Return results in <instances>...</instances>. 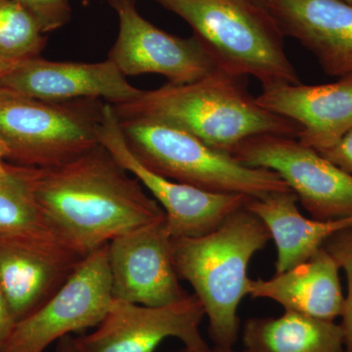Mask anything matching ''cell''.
Here are the masks:
<instances>
[{"mask_svg":"<svg viewBox=\"0 0 352 352\" xmlns=\"http://www.w3.org/2000/svg\"><path fill=\"white\" fill-rule=\"evenodd\" d=\"M21 166L51 233L80 258L166 217L142 184L100 143L61 166Z\"/></svg>","mask_w":352,"mask_h":352,"instance_id":"obj_1","label":"cell"},{"mask_svg":"<svg viewBox=\"0 0 352 352\" xmlns=\"http://www.w3.org/2000/svg\"><path fill=\"white\" fill-rule=\"evenodd\" d=\"M47 43L36 21L16 0H0V59L23 62L39 57Z\"/></svg>","mask_w":352,"mask_h":352,"instance_id":"obj_21","label":"cell"},{"mask_svg":"<svg viewBox=\"0 0 352 352\" xmlns=\"http://www.w3.org/2000/svg\"><path fill=\"white\" fill-rule=\"evenodd\" d=\"M242 352H346L340 324L285 311L243 326Z\"/></svg>","mask_w":352,"mask_h":352,"instance_id":"obj_19","label":"cell"},{"mask_svg":"<svg viewBox=\"0 0 352 352\" xmlns=\"http://www.w3.org/2000/svg\"><path fill=\"white\" fill-rule=\"evenodd\" d=\"M105 102H48L0 87V140L7 163L47 168L73 161L99 144Z\"/></svg>","mask_w":352,"mask_h":352,"instance_id":"obj_6","label":"cell"},{"mask_svg":"<svg viewBox=\"0 0 352 352\" xmlns=\"http://www.w3.org/2000/svg\"><path fill=\"white\" fill-rule=\"evenodd\" d=\"M252 1L256 2V3L261 4V6H264V2H265V0H252Z\"/></svg>","mask_w":352,"mask_h":352,"instance_id":"obj_30","label":"cell"},{"mask_svg":"<svg viewBox=\"0 0 352 352\" xmlns=\"http://www.w3.org/2000/svg\"><path fill=\"white\" fill-rule=\"evenodd\" d=\"M333 261L346 273L347 295L344 296L342 326L346 352H352V226L333 234L323 245Z\"/></svg>","mask_w":352,"mask_h":352,"instance_id":"obj_22","label":"cell"},{"mask_svg":"<svg viewBox=\"0 0 352 352\" xmlns=\"http://www.w3.org/2000/svg\"><path fill=\"white\" fill-rule=\"evenodd\" d=\"M20 62L6 61V60L0 59V82L11 71L15 68Z\"/></svg>","mask_w":352,"mask_h":352,"instance_id":"obj_28","label":"cell"},{"mask_svg":"<svg viewBox=\"0 0 352 352\" xmlns=\"http://www.w3.org/2000/svg\"><path fill=\"white\" fill-rule=\"evenodd\" d=\"M191 27L219 71L251 76L263 87L300 83L284 34L265 6L252 0H153Z\"/></svg>","mask_w":352,"mask_h":352,"instance_id":"obj_4","label":"cell"},{"mask_svg":"<svg viewBox=\"0 0 352 352\" xmlns=\"http://www.w3.org/2000/svg\"><path fill=\"white\" fill-rule=\"evenodd\" d=\"M298 199L293 191L251 198L245 208L267 227L277 248L276 272L305 263L323 248L326 241L352 226V217L336 220L307 219L300 214Z\"/></svg>","mask_w":352,"mask_h":352,"instance_id":"obj_18","label":"cell"},{"mask_svg":"<svg viewBox=\"0 0 352 352\" xmlns=\"http://www.w3.org/2000/svg\"><path fill=\"white\" fill-rule=\"evenodd\" d=\"M319 153L336 166L352 175V129L337 144Z\"/></svg>","mask_w":352,"mask_h":352,"instance_id":"obj_24","label":"cell"},{"mask_svg":"<svg viewBox=\"0 0 352 352\" xmlns=\"http://www.w3.org/2000/svg\"><path fill=\"white\" fill-rule=\"evenodd\" d=\"M171 239L164 217L108 243L113 300L164 307L189 295L175 270Z\"/></svg>","mask_w":352,"mask_h":352,"instance_id":"obj_12","label":"cell"},{"mask_svg":"<svg viewBox=\"0 0 352 352\" xmlns=\"http://www.w3.org/2000/svg\"><path fill=\"white\" fill-rule=\"evenodd\" d=\"M344 1L347 2V3L351 4L352 6V0H344Z\"/></svg>","mask_w":352,"mask_h":352,"instance_id":"obj_32","label":"cell"},{"mask_svg":"<svg viewBox=\"0 0 352 352\" xmlns=\"http://www.w3.org/2000/svg\"><path fill=\"white\" fill-rule=\"evenodd\" d=\"M340 270L321 248L305 263L270 279L250 280L249 296L273 300L285 311L333 322L342 317L344 307Z\"/></svg>","mask_w":352,"mask_h":352,"instance_id":"obj_17","label":"cell"},{"mask_svg":"<svg viewBox=\"0 0 352 352\" xmlns=\"http://www.w3.org/2000/svg\"><path fill=\"white\" fill-rule=\"evenodd\" d=\"M38 241L58 240L34 201L22 166L7 163L6 175H0V242Z\"/></svg>","mask_w":352,"mask_h":352,"instance_id":"obj_20","label":"cell"},{"mask_svg":"<svg viewBox=\"0 0 352 352\" xmlns=\"http://www.w3.org/2000/svg\"><path fill=\"white\" fill-rule=\"evenodd\" d=\"M120 120L150 119L166 122L231 155L243 141L263 135L298 138L300 129L261 107L240 82L222 72L187 85L166 83L142 90L136 98L113 105Z\"/></svg>","mask_w":352,"mask_h":352,"instance_id":"obj_2","label":"cell"},{"mask_svg":"<svg viewBox=\"0 0 352 352\" xmlns=\"http://www.w3.org/2000/svg\"><path fill=\"white\" fill-rule=\"evenodd\" d=\"M82 259L58 241L0 242V291L17 323L50 300Z\"/></svg>","mask_w":352,"mask_h":352,"instance_id":"obj_15","label":"cell"},{"mask_svg":"<svg viewBox=\"0 0 352 352\" xmlns=\"http://www.w3.org/2000/svg\"><path fill=\"white\" fill-rule=\"evenodd\" d=\"M231 155L252 168L276 173L312 219L352 217V175L296 138L263 134L243 141Z\"/></svg>","mask_w":352,"mask_h":352,"instance_id":"obj_7","label":"cell"},{"mask_svg":"<svg viewBox=\"0 0 352 352\" xmlns=\"http://www.w3.org/2000/svg\"><path fill=\"white\" fill-rule=\"evenodd\" d=\"M256 100L298 124L296 139L317 152L333 147L352 129V74L326 85L263 87Z\"/></svg>","mask_w":352,"mask_h":352,"instance_id":"obj_14","label":"cell"},{"mask_svg":"<svg viewBox=\"0 0 352 352\" xmlns=\"http://www.w3.org/2000/svg\"><path fill=\"white\" fill-rule=\"evenodd\" d=\"M55 352H80L76 346L75 339L72 336H67L57 342Z\"/></svg>","mask_w":352,"mask_h":352,"instance_id":"obj_26","label":"cell"},{"mask_svg":"<svg viewBox=\"0 0 352 352\" xmlns=\"http://www.w3.org/2000/svg\"><path fill=\"white\" fill-rule=\"evenodd\" d=\"M38 23L43 34L68 24L72 18L71 0H16Z\"/></svg>","mask_w":352,"mask_h":352,"instance_id":"obj_23","label":"cell"},{"mask_svg":"<svg viewBox=\"0 0 352 352\" xmlns=\"http://www.w3.org/2000/svg\"><path fill=\"white\" fill-rule=\"evenodd\" d=\"M113 302L107 244L82 258L50 300L16 324L4 352H44L72 333L96 328Z\"/></svg>","mask_w":352,"mask_h":352,"instance_id":"obj_8","label":"cell"},{"mask_svg":"<svg viewBox=\"0 0 352 352\" xmlns=\"http://www.w3.org/2000/svg\"><path fill=\"white\" fill-rule=\"evenodd\" d=\"M120 120V119H119ZM129 149L145 166L164 177L217 193L263 198L292 191L274 171L252 168L166 122L120 120Z\"/></svg>","mask_w":352,"mask_h":352,"instance_id":"obj_5","label":"cell"},{"mask_svg":"<svg viewBox=\"0 0 352 352\" xmlns=\"http://www.w3.org/2000/svg\"><path fill=\"white\" fill-rule=\"evenodd\" d=\"M270 240L267 227L245 206L212 232L171 239L176 272L203 305L214 346L228 349L237 342L238 307L249 296L248 266Z\"/></svg>","mask_w":352,"mask_h":352,"instance_id":"obj_3","label":"cell"},{"mask_svg":"<svg viewBox=\"0 0 352 352\" xmlns=\"http://www.w3.org/2000/svg\"><path fill=\"white\" fill-rule=\"evenodd\" d=\"M16 324L17 321L13 316L6 298L0 291V352L6 351Z\"/></svg>","mask_w":352,"mask_h":352,"instance_id":"obj_25","label":"cell"},{"mask_svg":"<svg viewBox=\"0 0 352 352\" xmlns=\"http://www.w3.org/2000/svg\"><path fill=\"white\" fill-rule=\"evenodd\" d=\"M208 352H238L234 349V347H219V346H212L210 347V351Z\"/></svg>","mask_w":352,"mask_h":352,"instance_id":"obj_29","label":"cell"},{"mask_svg":"<svg viewBox=\"0 0 352 352\" xmlns=\"http://www.w3.org/2000/svg\"><path fill=\"white\" fill-rule=\"evenodd\" d=\"M8 148L0 140V175H4L7 173V161H8Z\"/></svg>","mask_w":352,"mask_h":352,"instance_id":"obj_27","label":"cell"},{"mask_svg":"<svg viewBox=\"0 0 352 352\" xmlns=\"http://www.w3.org/2000/svg\"><path fill=\"white\" fill-rule=\"evenodd\" d=\"M284 36L316 58L329 76L352 74V6L344 0H265Z\"/></svg>","mask_w":352,"mask_h":352,"instance_id":"obj_16","label":"cell"},{"mask_svg":"<svg viewBox=\"0 0 352 352\" xmlns=\"http://www.w3.org/2000/svg\"><path fill=\"white\" fill-rule=\"evenodd\" d=\"M97 135L99 143L117 163L133 175L163 208L171 238L198 237L212 232L251 199L240 194L197 188L168 179L148 168L129 149L115 109L107 102L104 103Z\"/></svg>","mask_w":352,"mask_h":352,"instance_id":"obj_9","label":"cell"},{"mask_svg":"<svg viewBox=\"0 0 352 352\" xmlns=\"http://www.w3.org/2000/svg\"><path fill=\"white\" fill-rule=\"evenodd\" d=\"M0 87L43 101L96 99L112 105L131 101L142 92L109 59L80 63L41 56L20 62L2 78Z\"/></svg>","mask_w":352,"mask_h":352,"instance_id":"obj_13","label":"cell"},{"mask_svg":"<svg viewBox=\"0 0 352 352\" xmlns=\"http://www.w3.org/2000/svg\"><path fill=\"white\" fill-rule=\"evenodd\" d=\"M205 310L195 295L164 307H145L113 300L94 332L74 338L80 352H154L175 338L190 352H208L200 331Z\"/></svg>","mask_w":352,"mask_h":352,"instance_id":"obj_10","label":"cell"},{"mask_svg":"<svg viewBox=\"0 0 352 352\" xmlns=\"http://www.w3.org/2000/svg\"><path fill=\"white\" fill-rule=\"evenodd\" d=\"M119 18V34L108 59L124 76L157 74L170 85L195 82L217 71L195 36L185 38L159 29L136 8L135 0H108Z\"/></svg>","mask_w":352,"mask_h":352,"instance_id":"obj_11","label":"cell"},{"mask_svg":"<svg viewBox=\"0 0 352 352\" xmlns=\"http://www.w3.org/2000/svg\"><path fill=\"white\" fill-rule=\"evenodd\" d=\"M170 352H190L189 351H187L186 349H182V351H170Z\"/></svg>","mask_w":352,"mask_h":352,"instance_id":"obj_31","label":"cell"}]
</instances>
